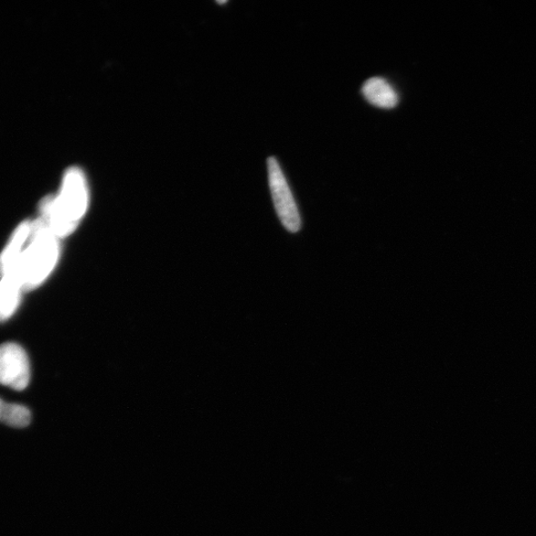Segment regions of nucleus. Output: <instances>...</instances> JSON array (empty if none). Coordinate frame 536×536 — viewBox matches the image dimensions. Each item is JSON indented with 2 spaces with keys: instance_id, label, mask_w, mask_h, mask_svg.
Returning a JSON list of instances; mask_svg holds the SVG:
<instances>
[{
  "instance_id": "obj_8",
  "label": "nucleus",
  "mask_w": 536,
  "mask_h": 536,
  "mask_svg": "<svg viewBox=\"0 0 536 536\" xmlns=\"http://www.w3.org/2000/svg\"><path fill=\"white\" fill-rule=\"evenodd\" d=\"M31 413L27 407L7 403L0 399V422L8 426L24 428L30 424Z\"/></svg>"
},
{
  "instance_id": "obj_7",
  "label": "nucleus",
  "mask_w": 536,
  "mask_h": 536,
  "mask_svg": "<svg viewBox=\"0 0 536 536\" xmlns=\"http://www.w3.org/2000/svg\"><path fill=\"white\" fill-rule=\"evenodd\" d=\"M23 292V287L14 276L2 277L0 280V321H6L16 313Z\"/></svg>"
},
{
  "instance_id": "obj_4",
  "label": "nucleus",
  "mask_w": 536,
  "mask_h": 536,
  "mask_svg": "<svg viewBox=\"0 0 536 536\" xmlns=\"http://www.w3.org/2000/svg\"><path fill=\"white\" fill-rule=\"evenodd\" d=\"M30 382V363L25 349L15 342L0 346V383L24 391Z\"/></svg>"
},
{
  "instance_id": "obj_6",
  "label": "nucleus",
  "mask_w": 536,
  "mask_h": 536,
  "mask_svg": "<svg viewBox=\"0 0 536 536\" xmlns=\"http://www.w3.org/2000/svg\"><path fill=\"white\" fill-rule=\"evenodd\" d=\"M30 232L31 222L29 221L21 223L15 231L12 239L0 253V276L3 277L13 270L29 239Z\"/></svg>"
},
{
  "instance_id": "obj_2",
  "label": "nucleus",
  "mask_w": 536,
  "mask_h": 536,
  "mask_svg": "<svg viewBox=\"0 0 536 536\" xmlns=\"http://www.w3.org/2000/svg\"><path fill=\"white\" fill-rule=\"evenodd\" d=\"M87 181L77 167L67 171L60 194L43 199L41 219L59 239L67 237L78 227L88 208Z\"/></svg>"
},
{
  "instance_id": "obj_5",
  "label": "nucleus",
  "mask_w": 536,
  "mask_h": 536,
  "mask_svg": "<svg viewBox=\"0 0 536 536\" xmlns=\"http://www.w3.org/2000/svg\"><path fill=\"white\" fill-rule=\"evenodd\" d=\"M362 93L364 99L380 109L391 110L399 104L398 93L382 78L369 79L363 84Z\"/></svg>"
},
{
  "instance_id": "obj_3",
  "label": "nucleus",
  "mask_w": 536,
  "mask_h": 536,
  "mask_svg": "<svg viewBox=\"0 0 536 536\" xmlns=\"http://www.w3.org/2000/svg\"><path fill=\"white\" fill-rule=\"evenodd\" d=\"M268 179L274 207L284 228L291 233H297L302 229V218L289 188L286 178L276 158L271 157L267 161Z\"/></svg>"
},
{
  "instance_id": "obj_1",
  "label": "nucleus",
  "mask_w": 536,
  "mask_h": 536,
  "mask_svg": "<svg viewBox=\"0 0 536 536\" xmlns=\"http://www.w3.org/2000/svg\"><path fill=\"white\" fill-rule=\"evenodd\" d=\"M59 257V238L40 218L31 223V232L25 249L13 270L6 275L14 276L24 292L32 291L47 280Z\"/></svg>"
}]
</instances>
